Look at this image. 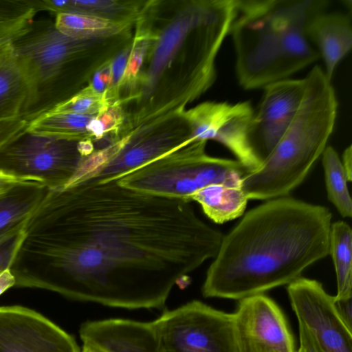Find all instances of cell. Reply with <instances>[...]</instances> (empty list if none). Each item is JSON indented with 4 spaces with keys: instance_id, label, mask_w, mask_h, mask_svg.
<instances>
[{
    "instance_id": "obj_1",
    "label": "cell",
    "mask_w": 352,
    "mask_h": 352,
    "mask_svg": "<svg viewBox=\"0 0 352 352\" xmlns=\"http://www.w3.org/2000/svg\"><path fill=\"white\" fill-rule=\"evenodd\" d=\"M23 230L10 267L15 286L126 309H162L223 237L190 200L118 181L48 188Z\"/></svg>"
},
{
    "instance_id": "obj_2",
    "label": "cell",
    "mask_w": 352,
    "mask_h": 352,
    "mask_svg": "<svg viewBox=\"0 0 352 352\" xmlns=\"http://www.w3.org/2000/svg\"><path fill=\"white\" fill-rule=\"evenodd\" d=\"M331 218L324 206L288 197L250 210L223 236L203 296L240 300L289 285L329 254Z\"/></svg>"
},
{
    "instance_id": "obj_3",
    "label": "cell",
    "mask_w": 352,
    "mask_h": 352,
    "mask_svg": "<svg viewBox=\"0 0 352 352\" xmlns=\"http://www.w3.org/2000/svg\"><path fill=\"white\" fill-rule=\"evenodd\" d=\"M236 14L232 0L148 1L143 15L153 41L135 86L123 100L127 114L164 104L206 72Z\"/></svg>"
},
{
    "instance_id": "obj_4",
    "label": "cell",
    "mask_w": 352,
    "mask_h": 352,
    "mask_svg": "<svg viewBox=\"0 0 352 352\" xmlns=\"http://www.w3.org/2000/svg\"><path fill=\"white\" fill-rule=\"evenodd\" d=\"M327 0H236L231 26L236 72L245 89L263 88L287 78L316 61L319 54L309 39L313 17Z\"/></svg>"
},
{
    "instance_id": "obj_5",
    "label": "cell",
    "mask_w": 352,
    "mask_h": 352,
    "mask_svg": "<svg viewBox=\"0 0 352 352\" xmlns=\"http://www.w3.org/2000/svg\"><path fill=\"white\" fill-rule=\"evenodd\" d=\"M131 30L109 38L76 39L60 33L54 23L34 21L12 41L34 93L24 119L30 121L82 89L104 63L131 42Z\"/></svg>"
},
{
    "instance_id": "obj_6",
    "label": "cell",
    "mask_w": 352,
    "mask_h": 352,
    "mask_svg": "<svg viewBox=\"0 0 352 352\" xmlns=\"http://www.w3.org/2000/svg\"><path fill=\"white\" fill-rule=\"evenodd\" d=\"M305 79L304 96L293 121L260 166L242 178L248 200L287 197L305 179L327 146L336 120V93L318 65Z\"/></svg>"
},
{
    "instance_id": "obj_7",
    "label": "cell",
    "mask_w": 352,
    "mask_h": 352,
    "mask_svg": "<svg viewBox=\"0 0 352 352\" xmlns=\"http://www.w3.org/2000/svg\"><path fill=\"white\" fill-rule=\"evenodd\" d=\"M207 141L196 140L125 174V187L158 196L185 199L208 185L241 179L250 171L239 160L206 153Z\"/></svg>"
},
{
    "instance_id": "obj_8",
    "label": "cell",
    "mask_w": 352,
    "mask_h": 352,
    "mask_svg": "<svg viewBox=\"0 0 352 352\" xmlns=\"http://www.w3.org/2000/svg\"><path fill=\"white\" fill-rule=\"evenodd\" d=\"M193 141L182 113L120 135L82 157L69 185L117 181L125 174Z\"/></svg>"
},
{
    "instance_id": "obj_9",
    "label": "cell",
    "mask_w": 352,
    "mask_h": 352,
    "mask_svg": "<svg viewBox=\"0 0 352 352\" xmlns=\"http://www.w3.org/2000/svg\"><path fill=\"white\" fill-rule=\"evenodd\" d=\"M162 352H237L233 314L192 300L151 322Z\"/></svg>"
},
{
    "instance_id": "obj_10",
    "label": "cell",
    "mask_w": 352,
    "mask_h": 352,
    "mask_svg": "<svg viewBox=\"0 0 352 352\" xmlns=\"http://www.w3.org/2000/svg\"><path fill=\"white\" fill-rule=\"evenodd\" d=\"M78 142L25 131L0 148V171L44 184L65 187L83 157Z\"/></svg>"
},
{
    "instance_id": "obj_11",
    "label": "cell",
    "mask_w": 352,
    "mask_h": 352,
    "mask_svg": "<svg viewBox=\"0 0 352 352\" xmlns=\"http://www.w3.org/2000/svg\"><path fill=\"white\" fill-rule=\"evenodd\" d=\"M254 113L248 100L234 104L206 101L182 112L189 125L192 141L212 140L222 144L250 172L261 165L248 138Z\"/></svg>"
},
{
    "instance_id": "obj_12",
    "label": "cell",
    "mask_w": 352,
    "mask_h": 352,
    "mask_svg": "<svg viewBox=\"0 0 352 352\" xmlns=\"http://www.w3.org/2000/svg\"><path fill=\"white\" fill-rule=\"evenodd\" d=\"M287 290L298 324L311 334L320 352H352V330L338 314L333 296L320 282L300 277Z\"/></svg>"
},
{
    "instance_id": "obj_13",
    "label": "cell",
    "mask_w": 352,
    "mask_h": 352,
    "mask_svg": "<svg viewBox=\"0 0 352 352\" xmlns=\"http://www.w3.org/2000/svg\"><path fill=\"white\" fill-rule=\"evenodd\" d=\"M232 314L237 352H297L283 312L264 294L240 300Z\"/></svg>"
},
{
    "instance_id": "obj_14",
    "label": "cell",
    "mask_w": 352,
    "mask_h": 352,
    "mask_svg": "<svg viewBox=\"0 0 352 352\" xmlns=\"http://www.w3.org/2000/svg\"><path fill=\"white\" fill-rule=\"evenodd\" d=\"M249 129V142L260 163L267 157L293 121L302 100L305 79L286 78L270 83Z\"/></svg>"
},
{
    "instance_id": "obj_15",
    "label": "cell",
    "mask_w": 352,
    "mask_h": 352,
    "mask_svg": "<svg viewBox=\"0 0 352 352\" xmlns=\"http://www.w3.org/2000/svg\"><path fill=\"white\" fill-rule=\"evenodd\" d=\"M0 352H80L75 339L41 314L0 307Z\"/></svg>"
},
{
    "instance_id": "obj_16",
    "label": "cell",
    "mask_w": 352,
    "mask_h": 352,
    "mask_svg": "<svg viewBox=\"0 0 352 352\" xmlns=\"http://www.w3.org/2000/svg\"><path fill=\"white\" fill-rule=\"evenodd\" d=\"M79 334L82 342L109 352H162L151 322L120 318L87 321L80 325Z\"/></svg>"
},
{
    "instance_id": "obj_17",
    "label": "cell",
    "mask_w": 352,
    "mask_h": 352,
    "mask_svg": "<svg viewBox=\"0 0 352 352\" xmlns=\"http://www.w3.org/2000/svg\"><path fill=\"white\" fill-rule=\"evenodd\" d=\"M309 39L323 60L329 80L352 47V26L349 15L326 12L315 15L307 28Z\"/></svg>"
},
{
    "instance_id": "obj_18",
    "label": "cell",
    "mask_w": 352,
    "mask_h": 352,
    "mask_svg": "<svg viewBox=\"0 0 352 352\" xmlns=\"http://www.w3.org/2000/svg\"><path fill=\"white\" fill-rule=\"evenodd\" d=\"M148 1L140 0H35L38 12L54 14L76 13L134 26Z\"/></svg>"
},
{
    "instance_id": "obj_19",
    "label": "cell",
    "mask_w": 352,
    "mask_h": 352,
    "mask_svg": "<svg viewBox=\"0 0 352 352\" xmlns=\"http://www.w3.org/2000/svg\"><path fill=\"white\" fill-rule=\"evenodd\" d=\"M33 100L28 73L12 51L0 63V122L24 119Z\"/></svg>"
},
{
    "instance_id": "obj_20",
    "label": "cell",
    "mask_w": 352,
    "mask_h": 352,
    "mask_svg": "<svg viewBox=\"0 0 352 352\" xmlns=\"http://www.w3.org/2000/svg\"><path fill=\"white\" fill-rule=\"evenodd\" d=\"M241 180L208 185L192 193L189 199L199 203L214 222L229 221L243 214L248 201Z\"/></svg>"
},
{
    "instance_id": "obj_21",
    "label": "cell",
    "mask_w": 352,
    "mask_h": 352,
    "mask_svg": "<svg viewBox=\"0 0 352 352\" xmlns=\"http://www.w3.org/2000/svg\"><path fill=\"white\" fill-rule=\"evenodd\" d=\"M47 188L40 182L30 181L0 195V237L25 223Z\"/></svg>"
},
{
    "instance_id": "obj_22",
    "label": "cell",
    "mask_w": 352,
    "mask_h": 352,
    "mask_svg": "<svg viewBox=\"0 0 352 352\" xmlns=\"http://www.w3.org/2000/svg\"><path fill=\"white\" fill-rule=\"evenodd\" d=\"M94 116L47 111L29 121L26 131L68 140H91L87 125Z\"/></svg>"
},
{
    "instance_id": "obj_23",
    "label": "cell",
    "mask_w": 352,
    "mask_h": 352,
    "mask_svg": "<svg viewBox=\"0 0 352 352\" xmlns=\"http://www.w3.org/2000/svg\"><path fill=\"white\" fill-rule=\"evenodd\" d=\"M329 254L332 257L337 278L338 292L334 298H352V232L345 221L331 223Z\"/></svg>"
},
{
    "instance_id": "obj_24",
    "label": "cell",
    "mask_w": 352,
    "mask_h": 352,
    "mask_svg": "<svg viewBox=\"0 0 352 352\" xmlns=\"http://www.w3.org/2000/svg\"><path fill=\"white\" fill-rule=\"evenodd\" d=\"M54 23L60 33L76 39L112 37L133 27L99 17L76 13H59L56 15Z\"/></svg>"
},
{
    "instance_id": "obj_25",
    "label": "cell",
    "mask_w": 352,
    "mask_h": 352,
    "mask_svg": "<svg viewBox=\"0 0 352 352\" xmlns=\"http://www.w3.org/2000/svg\"><path fill=\"white\" fill-rule=\"evenodd\" d=\"M322 165L327 196L343 217H351L352 202L349 192V179L337 151L331 146L322 153Z\"/></svg>"
},
{
    "instance_id": "obj_26",
    "label": "cell",
    "mask_w": 352,
    "mask_h": 352,
    "mask_svg": "<svg viewBox=\"0 0 352 352\" xmlns=\"http://www.w3.org/2000/svg\"><path fill=\"white\" fill-rule=\"evenodd\" d=\"M152 41V31L142 14L135 24V33L129 56L118 87V96L120 102L129 96L135 87Z\"/></svg>"
},
{
    "instance_id": "obj_27",
    "label": "cell",
    "mask_w": 352,
    "mask_h": 352,
    "mask_svg": "<svg viewBox=\"0 0 352 352\" xmlns=\"http://www.w3.org/2000/svg\"><path fill=\"white\" fill-rule=\"evenodd\" d=\"M37 12L34 0H0V40L23 34Z\"/></svg>"
},
{
    "instance_id": "obj_28",
    "label": "cell",
    "mask_w": 352,
    "mask_h": 352,
    "mask_svg": "<svg viewBox=\"0 0 352 352\" xmlns=\"http://www.w3.org/2000/svg\"><path fill=\"white\" fill-rule=\"evenodd\" d=\"M110 102H112L108 100L105 92L98 94L87 84L71 98L47 111L96 116Z\"/></svg>"
},
{
    "instance_id": "obj_29",
    "label": "cell",
    "mask_w": 352,
    "mask_h": 352,
    "mask_svg": "<svg viewBox=\"0 0 352 352\" xmlns=\"http://www.w3.org/2000/svg\"><path fill=\"white\" fill-rule=\"evenodd\" d=\"M24 225L0 237V272L10 268L24 237Z\"/></svg>"
},
{
    "instance_id": "obj_30",
    "label": "cell",
    "mask_w": 352,
    "mask_h": 352,
    "mask_svg": "<svg viewBox=\"0 0 352 352\" xmlns=\"http://www.w3.org/2000/svg\"><path fill=\"white\" fill-rule=\"evenodd\" d=\"M28 122L17 118L0 122V148L26 131Z\"/></svg>"
},
{
    "instance_id": "obj_31",
    "label": "cell",
    "mask_w": 352,
    "mask_h": 352,
    "mask_svg": "<svg viewBox=\"0 0 352 352\" xmlns=\"http://www.w3.org/2000/svg\"><path fill=\"white\" fill-rule=\"evenodd\" d=\"M352 298L336 300L333 296L335 309L346 327L352 330Z\"/></svg>"
},
{
    "instance_id": "obj_32",
    "label": "cell",
    "mask_w": 352,
    "mask_h": 352,
    "mask_svg": "<svg viewBox=\"0 0 352 352\" xmlns=\"http://www.w3.org/2000/svg\"><path fill=\"white\" fill-rule=\"evenodd\" d=\"M299 352H320L311 334L300 324H299Z\"/></svg>"
},
{
    "instance_id": "obj_33",
    "label": "cell",
    "mask_w": 352,
    "mask_h": 352,
    "mask_svg": "<svg viewBox=\"0 0 352 352\" xmlns=\"http://www.w3.org/2000/svg\"><path fill=\"white\" fill-rule=\"evenodd\" d=\"M30 181L36 180L19 178L0 171V195L19 184Z\"/></svg>"
},
{
    "instance_id": "obj_34",
    "label": "cell",
    "mask_w": 352,
    "mask_h": 352,
    "mask_svg": "<svg viewBox=\"0 0 352 352\" xmlns=\"http://www.w3.org/2000/svg\"><path fill=\"white\" fill-rule=\"evenodd\" d=\"M15 285L16 278L10 268L0 272V295Z\"/></svg>"
},
{
    "instance_id": "obj_35",
    "label": "cell",
    "mask_w": 352,
    "mask_h": 352,
    "mask_svg": "<svg viewBox=\"0 0 352 352\" xmlns=\"http://www.w3.org/2000/svg\"><path fill=\"white\" fill-rule=\"evenodd\" d=\"M344 169L346 172L349 181L352 178V151L351 145H349L343 152L342 160H341Z\"/></svg>"
},
{
    "instance_id": "obj_36",
    "label": "cell",
    "mask_w": 352,
    "mask_h": 352,
    "mask_svg": "<svg viewBox=\"0 0 352 352\" xmlns=\"http://www.w3.org/2000/svg\"><path fill=\"white\" fill-rule=\"evenodd\" d=\"M12 40H8L0 44V63L12 51Z\"/></svg>"
},
{
    "instance_id": "obj_37",
    "label": "cell",
    "mask_w": 352,
    "mask_h": 352,
    "mask_svg": "<svg viewBox=\"0 0 352 352\" xmlns=\"http://www.w3.org/2000/svg\"><path fill=\"white\" fill-rule=\"evenodd\" d=\"M81 352H109L102 347L91 342H83Z\"/></svg>"
},
{
    "instance_id": "obj_38",
    "label": "cell",
    "mask_w": 352,
    "mask_h": 352,
    "mask_svg": "<svg viewBox=\"0 0 352 352\" xmlns=\"http://www.w3.org/2000/svg\"><path fill=\"white\" fill-rule=\"evenodd\" d=\"M297 352H299V351L298 350Z\"/></svg>"
}]
</instances>
